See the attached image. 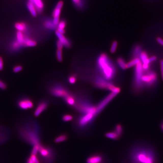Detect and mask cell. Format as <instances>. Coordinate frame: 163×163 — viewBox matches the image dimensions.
Listing matches in <instances>:
<instances>
[{"mask_svg": "<svg viewBox=\"0 0 163 163\" xmlns=\"http://www.w3.org/2000/svg\"><path fill=\"white\" fill-rule=\"evenodd\" d=\"M97 65L101 77L107 81L113 79L116 74V68L106 54L102 53L98 57Z\"/></svg>", "mask_w": 163, "mask_h": 163, "instance_id": "6da1fadb", "label": "cell"}, {"mask_svg": "<svg viewBox=\"0 0 163 163\" xmlns=\"http://www.w3.org/2000/svg\"><path fill=\"white\" fill-rule=\"evenodd\" d=\"M131 159L135 163H155L154 151L150 148L138 147L133 149Z\"/></svg>", "mask_w": 163, "mask_h": 163, "instance_id": "7a4b0ae2", "label": "cell"}, {"mask_svg": "<svg viewBox=\"0 0 163 163\" xmlns=\"http://www.w3.org/2000/svg\"><path fill=\"white\" fill-rule=\"evenodd\" d=\"M94 84L97 87L99 88L109 90L111 92H114L118 94L120 92V88L115 86L112 82L106 80L100 76H98L95 77Z\"/></svg>", "mask_w": 163, "mask_h": 163, "instance_id": "3957f363", "label": "cell"}, {"mask_svg": "<svg viewBox=\"0 0 163 163\" xmlns=\"http://www.w3.org/2000/svg\"><path fill=\"white\" fill-rule=\"evenodd\" d=\"M76 107L79 112L83 114L92 113L95 116L96 114V106L92 105L89 102L86 100H81L75 104Z\"/></svg>", "mask_w": 163, "mask_h": 163, "instance_id": "277c9868", "label": "cell"}, {"mask_svg": "<svg viewBox=\"0 0 163 163\" xmlns=\"http://www.w3.org/2000/svg\"><path fill=\"white\" fill-rule=\"evenodd\" d=\"M141 81L143 85L146 87H152L157 81V74L153 71H144L141 77Z\"/></svg>", "mask_w": 163, "mask_h": 163, "instance_id": "5b68a950", "label": "cell"}, {"mask_svg": "<svg viewBox=\"0 0 163 163\" xmlns=\"http://www.w3.org/2000/svg\"><path fill=\"white\" fill-rule=\"evenodd\" d=\"M143 73L142 63L140 61L135 65L134 70V87L137 90L139 91L141 90L143 87L141 81V77Z\"/></svg>", "mask_w": 163, "mask_h": 163, "instance_id": "8992f818", "label": "cell"}, {"mask_svg": "<svg viewBox=\"0 0 163 163\" xmlns=\"http://www.w3.org/2000/svg\"><path fill=\"white\" fill-rule=\"evenodd\" d=\"M39 152L40 155L45 159L46 163H52L55 159V152L53 150L48 147L43 146L40 145Z\"/></svg>", "mask_w": 163, "mask_h": 163, "instance_id": "52a82bcc", "label": "cell"}, {"mask_svg": "<svg viewBox=\"0 0 163 163\" xmlns=\"http://www.w3.org/2000/svg\"><path fill=\"white\" fill-rule=\"evenodd\" d=\"M51 93L53 96L59 98H65L70 93L60 84H55L50 90Z\"/></svg>", "mask_w": 163, "mask_h": 163, "instance_id": "ba28073f", "label": "cell"}, {"mask_svg": "<svg viewBox=\"0 0 163 163\" xmlns=\"http://www.w3.org/2000/svg\"><path fill=\"white\" fill-rule=\"evenodd\" d=\"M95 115L92 113L84 114L80 116L77 120V125L79 127L84 128L89 124L93 120Z\"/></svg>", "mask_w": 163, "mask_h": 163, "instance_id": "9c48e42d", "label": "cell"}, {"mask_svg": "<svg viewBox=\"0 0 163 163\" xmlns=\"http://www.w3.org/2000/svg\"><path fill=\"white\" fill-rule=\"evenodd\" d=\"M117 93L111 92L107 96H106V98H104L101 102H100L98 106H96V114L97 115L99 114L102 110H103L105 106L110 102L114 98Z\"/></svg>", "mask_w": 163, "mask_h": 163, "instance_id": "30bf717a", "label": "cell"}, {"mask_svg": "<svg viewBox=\"0 0 163 163\" xmlns=\"http://www.w3.org/2000/svg\"><path fill=\"white\" fill-rule=\"evenodd\" d=\"M63 2L62 1H60L58 2L52 13L53 22L57 26L59 22V16L61 13V10L63 6Z\"/></svg>", "mask_w": 163, "mask_h": 163, "instance_id": "8fae6325", "label": "cell"}, {"mask_svg": "<svg viewBox=\"0 0 163 163\" xmlns=\"http://www.w3.org/2000/svg\"><path fill=\"white\" fill-rule=\"evenodd\" d=\"M18 105L21 109L26 110L32 108L33 103L32 101L29 98H24L19 101Z\"/></svg>", "mask_w": 163, "mask_h": 163, "instance_id": "7c38bea8", "label": "cell"}, {"mask_svg": "<svg viewBox=\"0 0 163 163\" xmlns=\"http://www.w3.org/2000/svg\"><path fill=\"white\" fill-rule=\"evenodd\" d=\"M55 34L57 36V38L62 44L64 46L69 48L71 46V41L69 40V39H67V37L64 36V35L59 33L58 31H55Z\"/></svg>", "mask_w": 163, "mask_h": 163, "instance_id": "4fadbf2b", "label": "cell"}, {"mask_svg": "<svg viewBox=\"0 0 163 163\" xmlns=\"http://www.w3.org/2000/svg\"><path fill=\"white\" fill-rule=\"evenodd\" d=\"M48 106V103L44 101L40 102L35 110L34 112L35 116L37 117L40 115L44 111L47 109Z\"/></svg>", "mask_w": 163, "mask_h": 163, "instance_id": "5bb4252c", "label": "cell"}, {"mask_svg": "<svg viewBox=\"0 0 163 163\" xmlns=\"http://www.w3.org/2000/svg\"><path fill=\"white\" fill-rule=\"evenodd\" d=\"M27 6L29 11L31 13V15L34 17L36 16L38 12L37 11L35 5L34 4L33 0H28Z\"/></svg>", "mask_w": 163, "mask_h": 163, "instance_id": "9a60e30c", "label": "cell"}, {"mask_svg": "<svg viewBox=\"0 0 163 163\" xmlns=\"http://www.w3.org/2000/svg\"><path fill=\"white\" fill-rule=\"evenodd\" d=\"M16 41L20 45V46H24L25 41L28 37L25 36L22 32L18 31L16 33Z\"/></svg>", "mask_w": 163, "mask_h": 163, "instance_id": "2e32d148", "label": "cell"}, {"mask_svg": "<svg viewBox=\"0 0 163 163\" xmlns=\"http://www.w3.org/2000/svg\"><path fill=\"white\" fill-rule=\"evenodd\" d=\"M103 158L99 155H95L91 156L88 158L87 160V163H100L102 162Z\"/></svg>", "mask_w": 163, "mask_h": 163, "instance_id": "e0dca14e", "label": "cell"}, {"mask_svg": "<svg viewBox=\"0 0 163 163\" xmlns=\"http://www.w3.org/2000/svg\"><path fill=\"white\" fill-rule=\"evenodd\" d=\"M34 4L38 13H40L43 11L44 4L42 0H33Z\"/></svg>", "mask_w": 163, "mask_h": 163, "instance_id": "ac0fdd59", "label": "cell"}, {"mask_svg": "<svg viewBox=\"0 0 163 163\" xmlns=\"http://www.w3.org/2000/svg\"><path fill=\"white\" fill-rule=\"evenodd\" d=\"M140 59L142 64H150L149 56L145 51H142L141 52L140 55Z\"/></svg>", "mask_w": 163, "mask_h": 163, "instance_id": "d6986e66", "label": "cell"}, {"mask_svg": "<svg viewBox=\"0 0 163 163\" xmlns=\"http://www.w3.org/2000/svg\"><path fill=\"white\" fill-rule=\"evenodd\" d=\"M142 51V47L140 45H137L134 46L132 51L133 58H139L140 55ZM132 58V59H133Z\"/></svg>", "mask_w": 163, "mask_h": 163, "instance_id": "ffe728a7", "label": "cell"}, {"mask_svg": "<svg viewBox=\"0 0 163 163\" xmlns=\"http://www.w3.org/2000/svg\"><path fill=\"white\" fill-rule=\"evenodd\" d=\"M44 25L45 28L49 30H54L57 28V26L53 22V20H47L44 22Z\"/></svg>", "mask_w": 163, "mask_h": 163, "instance_id": "44dd1931", "label": "cell"}, {"mask_svg": "<svg viewBox=\"0 0 163 163\" xmlns=\"http://www.w3.org/2000/svg\"><path fill=\"white\" fill-rule=\"evenodd\" d=\"M116 62L118 66L120 67L121 69L125 70L127 69V63H126L124 59L121 57H118L116 59Z\"/></svg>", "mask_w": 163, "mask_h": 163, "instance_id": "7402d4cb", "label": "cell"}, {"mask_svg": "<svg viewBox=\"0 0 163 163\" xmlns=\"http://www.w3.org/2000/svg\"><path fill=\"white\" fill-rule=\"evenodd\" d=\"M15 27L18 31L23 32L26 30V25L24 22L16 23L15 25Z\"/></svg>", "mask_w": 163, "mask_h": 163, "instance_id": "603a6c76", "label": "cell"}, {"mask_svg": "<svg viewBox=\"0 0 163 163\" xmlns=\"http://www.w3.org/2000/svg\"><path fill=\"white\" fill-rule=\"evenodd\" d=\"M66 102L70 106H73L75 104V100L73 96L69 93L67 96L64 98Z\"/></svg>", "mask_w": 163, "mask_h": 163, "instance_id": "cb8c5ba5", "label": "cell"}, {"mask_svg": "<svg viewBox=\"0 0 163 163\" xmlns=\"http://www.w3.org/2000/svg\"><path fill=\"white\" fill-rule=\"evenodd\" d=\"M105 136L106 137H107L108 138L111 139L112 140H117L120 137L118 135V134H116V133L114 131L108 132L106 133L105 134Z\"/></svg>", "mask_w": 163, "mask_h": 163, "instance_id": "d4e9b609", "label": "cell"}, {"mask_svg": "<svg viewBox=\"0 0 163 163\" xmlns=\"http://www.w3.org/2000/svg\"><path fill=\"white\" fill-rule=\"evenodd\" d=\"M67 138H68V137L67 134H60L55 139V142L56 143L62 142L64 141H66Z\"/></svg>", "mask_w": 163, "mask_h": 163, "instance_id": "484cf974", "label": "cell"}, {"mask_svg": "<svg viewBox=\"0 0 163 163\" xmlns=\"http://www.w3.org/2000/svg\"><path fill=\"white\" fill-rule=\"evenodd\" d=\"M141 60L139 58H133L132 59L129 61L128 63H127V69L135 66Z\"/></svg>", "mask_w": 163, "mask_h": 163, "instance_id": "4316f807", "label": "cell"}, {"mask_svg": "<svg viewBox=\"0 0 163 163\" xmlns=\"http://www.w3.org/2000/svg\"><path fill=\"white\" fill-rule=\"evenodd\" d=\"M36 45V42L35 41L30 39L29 38H27L24 44V46L26 47H34Z\"/></svg>", "mask_w": 163, "mask_h": 163, "instance_id": "83f0119b", "label": "cell"}, {"mask_svg": "<svg viewBox=\"0 0 163 163\" xmlns=\"http://www.w3.org/2000/svg\"><path fill=\"white\" fill-rule=\"evenodd\" d=\"M73 4L77 8L81 9L84 7V3L83 0H72Z\"/></svg>", "mask_w": 163, "mask_h": 163, "instance_id": "f1b7e54d", "label": "cell"}, {"mask_svg": "<svg viewBox=\"0 0 163 163\" xmlns=\"http://www.w3.org/2000/svg\"><path fill=\"white\" fill-rule=\"evenodd\" d=\"M114 131L120 137L123 133V127L120 124L117 125L115 128Z\"/></svg>", "mask_w": 163, "mask_h": 163, "instance_id": "f546056e", "label": "cell"}, {"mask_svg": "<svg viewBox=\"0 0 163 163\" xmlns=\"http://www.w3.org/2000/svg\"><path fill=\"white\" fill-rule=\"evenodd\" d=\"M118 45V43L116 41H114L111 46L110 52L111 53H114L116 51V49Z\"/></svg>", "mask_w": 163, "mask_h": 163, "instance_id": "4dcf8cb0", "label": "cell"}, {"mask_svg": "<svg viewBox=\"0 0 163 163\" xmlns=\"http://www.w3.org/2000/svg\"><path fill=\"white\" fill-rule=\"evenodd\" d=\"M56 57L57 60L59 62H61L63 60V56H62V49H58L56 51Z\"/></svg>", "mask_w": 163, "mask_h": 163, "instance_id": "1f68e13d", "label": "cell"}, {"mask_svg": "<svg viewBox=\"0 0 163 163\" xmlns=\"http://www.w3.org/2000/svg\"><path fill=\"white\" fill-rule=\"evenodd\" d=\"M73 119V116L72 115H69V114L64 115L62 117V120L64 121H69L72 120Z\"/></svg>", "mask_w": 163, "mask_h": 163, "instance_id": "d6a6232c", "label": "cell"}, {"mask_svg": "<svg viewBox=\"0 0 163 163\" xmlns=\"http://www.w3.org/2000/svg\"><path fill=\"white\" fill-rule=\"evenodd\" d=\"M39 146L40 145H36L34 146L31 152V155H36L38 152H39Z\"/></svg>", "mask_w": 163, "mask_h": 163, "instance_id": "836d02e7", "label": "cell"}, {"mask_svg": "<svg viewBox=\"0 0 163 163\" xmlns=\"http://www.w3.org/2000/svg\"><path fill=\"white\" fill-rule=\"evenodd\" d=\"M66 25V22L65 20H62L59 21V24H58V26L57 28H58L62 29H64Z\"/></svg>", "mask_w": 163, "mask_h": 163, "instance_id": "e575fe53", "label": "cell"}, {"mask_svg": "<svg viewBox=\"0 0 163 163\" xmlns=\"http://www.w3.org/2000/svg\"><path fill=\"white\" fill-rule=\"evenodd\" d=\"M76 81V77L75 76L71 75L69 76V82L71 84H74Z\"/></svg>", "mask_w": 163, "mask_h": 163, "instance_id": "d590c367", "label": "cell"}, {"mask_svg": "<svg viewBox=\"0 0 163 163\" xmlns=\"http://www.w3.org/2000/svg\"><path fill=\"white\" fill-rule=\"evenodd\" d=\"M22 69V66H21L20 65H17V66H16L13 67V71L14 73H18L19 72H20Z\"/></svg>", "mask_w": 163, "mask_h": 163, "instance_id": "8d00e7d4", "label": "cell"}, {"mask_svg": "<svg viewBox=\"0 0 163 163\" xmlns=\"http://www.w3.org/2000/svg\"><path fill=\"white\" fill-rule=\"evenodd\" d=\"M30 158L32 159L33 161L34 162V163H39V160H38V158H37L36 156L35 155H31Z\"/></svg>", "mask_w": 163, "mask_h": 163, "instance_id": "74e56055", "label": "cell"}, {"mask_svg": "<svg viewBox=\"0 0 163 163\" xmlns=\"http://www.w3.org/2000/svg\"><path fill=\"white\" fill-rule=\"evenodd\" d=\"M56 46H57V49H62L64 46L62 44V43H61L59 40L57 41L56 42Z\"/></svg>", "mask_w": 163, "mask_h": 163, "instance_id": "f35d334b", "label": "cell"}, {"mask_svg": "<svg viewBox=\"0 0 163 163\" xmlns=\"http://www.w3.org/2000/svg\"><path fill=\"white\" fill-rule=\"evenodd\" d=\"M6 84L0 80V88L2 89H5L6 88Z\"/></svg>", "mask_w": 163, "mask_h": 163, "instance_id": "ab89813d", "label": "cell"}, {"mask_svg": "<svg viewBox=\"0 0 163 163\" xmlns=\"http://www.w3.org/2000/svg\"><path fill=\"white\" fill-rule=\"evenodd\" d=\"M160 67L161 70V76L163 81V59H161L160 61Z\"/></svg>", "mask_w": 163, "mask_h": 163, "instance_id": "60d3db41", "label": "cell"}, {"mask_svg": "<svg viewBox=\"0 0 163 163\" xmlns=\"http://www.w3.org/2000/svg\"><path fill=\"white\" fill-rule=\"evenodd\" d=\"M156 40L159 44L163 46V39L162 38H161V37H158L156 38Z\"/></svg>", "mask_w": 163, "mask_h": 163, "instance_id": "b9f144b4", "label": "cell"}, {"mask_svg": "<svg viewBox=\"0 0 163 163\" xmlns=\"http://www.w3.org/2000/svg\"><path fill=\"white\" fill-rule=\"evenodd\" d=\"M157 59V57L155 56H152L151 57H149V61L150 63L151 62H153L155 61Z\"/></svg>", "mask_w": 163, "mask_h": 163, "instance_id": "7bdbcfd3", "label": "cell"}, {"mask_svg": "<svg viewBox=\"0 0 163 163\" xmlns=\"http://www.w3.org/2000/svg\"><path fill=\"white\" fill-rule=\"evenodd\" d=\"M3 67V62L2 58L0 56V70H2Z\"/></svg>", "mask_w": 163, "mask_h": 163, "instance_id": "ee69618b", "label": "cell"}, {"mask_svg": "<svg viewBox=\"0 0 163 163\" xmlns=\"http://www.w3.org/2000/svg\"><path fill=\"white\" fill-rule=\"evenodd\" d=\"M27 163H34V162L33 161L32 159H31V158L30 157V158L28 159V161H27Z\"/></svg>", "mask_w": 163, "mask_h": 163, "instance_id": "f6af8a7d", "label": "cell"}, {"mask_svg": "<svg viewBox=\"0 0 163 163\" xmlns=\"http://www.w3.org/2000/svg\"><path fill=\"white\" fill-rule=\"evenodd\" d=\"M161 128L162 129V130H163V122L161 125Z\"/></svg>", "mask_w": 163, "mask_h": 163, "instance_id": "bcb514c9", "label": "cell"}, {"mask_svg": "<svg viewBox=\"0 0 163 163\" xmlns=\"http://www.w3.org/2000/svg\"><path fill=\"white\" fill-rule=\"evenodd\" d=\"M103 163V162H101V163Z\"/></svg>", "mask_w": 163, "mask_h": 163, "instance_id": "7dc6e473", "label": "cell"}]
</instances>
